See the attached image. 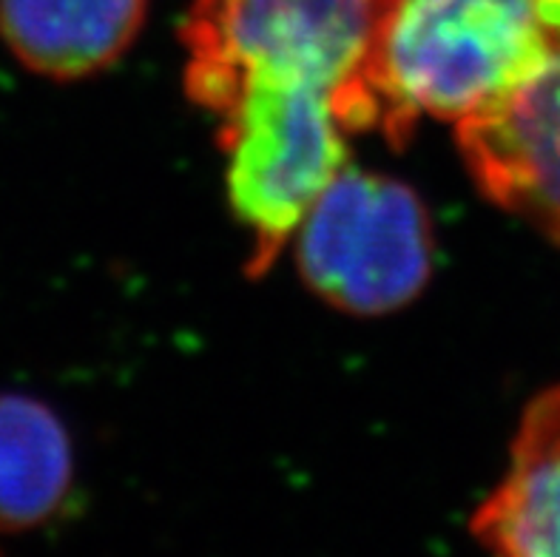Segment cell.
Masks as SVG:
<instances>
[{
    "label": "cell",
    "instance_id": "cell-7",
    "mask_svg": "<svg viewBox=\"0 0 560 557\" xmlns=\"http://www.w3.org/2000/svg\"><path fill=\"white\" fill-rule=\"evenodd\" d=\"M149 0H0V37L51 80L108 69L140 35Z\"/></svg>",
    "mask_w": 560,
    "mask_h": 557
},
{
    "label": "cell",
    "instance_id": "cell-2",
    "mask_svg": "<svg viewBox=\"0 0 560 557\" xmlns=\"http://www.w3.org/2000/svg\"><path fill=\"white\" fill-rule=\"evenodd\" d=\"M211 114L228 156V202L250 236L245 265L259 276L348 169L350 131L325 94L273 80H245Z\"/></svg>",
    "mask_w": 560,
    "mask_h": 557
},
{
    "label": "cell",
    "instance_id": "cell-8",
    "mask_svg": "<svg viewBox=\"0 0 560 557\" xmlns=\"http://www.w3.org/2000/svg\"><path fill=\"white\" fill-rule=\"evenodd\" d=\"M71 446L49 407L0 395V532L32 530L69 492Z\"/></svg>",
    "mask_w": 560,
    "mask_h": 557
},
{
    "label": "cell",
    "instance_id": "cell-5",
    "mask_svg": "<svg viewBox=\"0 0 560 557\" xmlns=\"http://www.w3.org/2000/svg\"><path fill=\"white\" fill-rule=\"evenodd\" d=\"M455 126L478 188L560 242V40L529 74Z\"/></svg>",
    "mask_w": 560,
    "mask_h": 557
},
{
    "label": "cell",
    "instance_id": "cell-4",
    "mask_svg": "<svg viewBox=\"0 0 560 557\" xmlns=\"http://www.w3.org/2000/svg\"><path fill=\"white\" fill-rule=\"evenodd\" d=\"M299 270L327 304L376 316L419 297L433 268V231L416 190L345 169L296 231Z\"/></svg>",
    "mask_w": 560,
    "mask_h": 557
},
{
    "label": "cell",
    "instance_id": "cell-1",
    "mask_svg": "<svg viewBox=\"0 0 560 557\" xmlns=\"http://www.w3.org/2000/svg\"><path fill=\"white\" fill-rule=\"evenodd\" d=\"M398 0H194L183 23L185 92L208 114L245 80L305 85L353 131L393 146L412 126L387 80Z\"/></svg>",
    "mask_w": 560,
    "mask_h": 557
},
{
    "label": "cell",
    "instance_id": "cell-3",
    "mask_svg": "<svg viewBox=\"0 0 560 557\" xmlns=\"http://www.w3.org/2000/svg\"><path fill=\"white\" fill-rule=\"evenodd\" d=\"M560 40V0H398L384 63L393 97L464 120L512 89Z\"/></svg>",
    "mask_w": 560,
    "mask_h": 557
},
{
    "label": "cell",
    "instance_id": "cell-6",
    "mask_svg": "<svg viewBox=\"0 0 560 557\" xmlns=\"http://www.w3.org/2000/svg\"><path fill=\"white\" fill-rule=\"evenodd\" d=\"M472 535L501 555L560 557V384L526 407L510 469L478 507Z\"/></svg>",
    "mask_w": 560,
    "mask_h": 557
}]
</instances>
